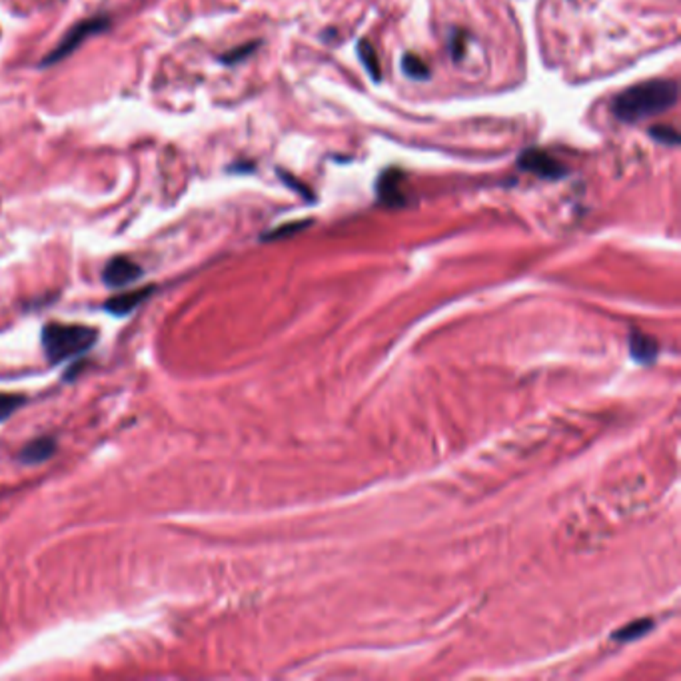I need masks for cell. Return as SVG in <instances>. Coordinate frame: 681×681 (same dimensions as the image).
<instances>
[{
	"label": "cell",
	"instance_id": "7",
	"mask_svg": "<svg viewBox=\"0 0 681 681\" xmlns=\"http://www.w3.org/2000/svg\"><path fill=\"white\" fill-rule=\"evenodd\" d=\"M57 442L52 438H36L33 442L26 444L20 452V462L25 464H40L55 454Z\"/></svg>",
	"mask_w": 681,
	"mask_h": 681
},
{
	"label": "cell",
	"instance_id": "10",
	"mask_svg": "<svg viewBox=\"0 0 681 681\" xmlns=\"http://www.w3.org/2000/svg\"><path fill=\"white\" fill-rule=\"evenodd\" d=\"M652 627H654V624L649 622V620H639L635 624L625 625L624 630L615 632V639H624V642H632V639L642 637L644 634H647L649 630H652Z\"/></svg>",
	"mask_w": 681,
	"mask_h": 681
},
{
	"label": "cell",
	"instance_id": "8",
	"mask_svg": "<svg viewBox=\"0 0 681 681\" xmlns=\"http://www.w3.org/2000/svg\"><path fill=\"white\" fill-rule=\"evenodd\" d=\"M150 292H152V288H140V290H134V292H127V294L110 298L104 308H107L110 314H117V316H124V314L132 312L140 302L149 298Z\"/></svg>",
	"mask_w": 681,
	"mask_h": 681
},
{
	"label": "cell",
	"instance_id": "2",
	"mask_svg": "<svg viewBox=\"0 0 681 681\" xmlns=\"http://www.w3.org/2000/svg\"><path fill=\"white\" fill-rule=\"evenodd\" d=\"M98 334L90 326H80V324H46L43 330V346L46 358L52 364L68 360L72 356H78L92 348Z\"/></svg>",
	"mask_w": 681,
	"mask_h": 681
},
{
	"label": "cell",
	"instance_id": "13",
	"mask_svg": "<svg viewBox=\"0 0 681 681\" xmlns=\"http://www.w3.org/2000/svg\"><path fill=\"white\" fill-rule=\"evenodd\" d=\"M402 67H404L406 75H410L412 78H426L428 77L426 62L418 58L416 55H406L402 58Z\"/></svg>",
	"mask_w": 681,
	"mask_h": 681
},
{
	"label": "cell",
	"instance_id": "1",
	"mask_svg": "<svg viewBox=\"0 0 681 681\" xmlns=\"http://www.w3.org/2000/svg\"><path fill=\"white\" fill-rule=\"evenodd\" d=\"M677 94L679 88L674 80H645L617 94L612 112L624 122H639L672 108Z\"/></svg>",
	"mask_w": 681,
	"mask_h": 681
},
{
	"label": "cell",
	"instance_id": "12",
	"mask_svg": "<svg viewBox=\"0 0 681 681\" xmlns=\"http://www.w3.org/2000/svg\"><path fill=\"white\" fill-rule=\"evenodd\" d=\"M23 404H25V397L23 396L0 394V422L8 420V418L13 416Z\"/></svg>",
	"mask_w": 681,
	"mask_h": 681
},
{
	"label": "cell",
	"instance_id": "11",
	"mask_svg": "<svg viewBox=\"0 0 681 681\" xmlns=\"http://www.w3.org/2000/svg\"><path fill=\"white\" fill-rule=\"evenodd\" d=\"M358 50H360V58H362V62L366 65V68H368L372 78L380 80V77H382L380 75V62H378V58H376L374 48L368 43H360Z\"/></svg>",
	"mask_w": 681,
	"mask_h": 681
},
{
	"label": "cell",
	"instance_id": "6",
	"mask_svg": "<svg viewBox=\"0 0 681 681\" xmlns=\"http://www.w3.org/2000/svg\"><path fill=\"white\" fill-rule=\"evenodd\" d=\"M402 182H404V174L397 172V170H390L386 172L382 178H380V184H378V194H380V201L387 206H400L406 202L404 198V192H402Z\"/></svg>",
	"mask_w": 681,
	"mask_h": 681
},
{
	"label": "cell",
	"instance_id": "5",
	"mask_svg": "<svg viewBox=\"0 0 681 681\" xmlns=\"http://www.w3.org/2000/svg\"><path fill=\"white\" fill-rule=\"evenodd\" d=\"M142 276V268L127 256L112 258L102 272V280L107 286H127Z\"/></svg>",
	"mask_w": 681,
	"mask_h": 681
},
{
	"label": "cell",
	"instance_id": "4",
	"mask_svg": "<svg viewBox=\"0 0 681 681\" xmlns=\"http://www.w3.org/2000/svg\"><path fill=\"white\" fill-rule=\"evenodd\" d=\"M518 164H520V169L538 174L542 178H548V181H555V178H562L565 172H568L558 160L553 159L552 154L538 150V149H530L523 152L520 156Z\"/></svg>",
	"mask_w": 681,
	"mask_h": 681
},
{
	"label": "cell",
	"instance_id": "3",
	"mask_svg": "<svg viewBox=\"0 0 681 681\" xmlns=\"http://www.w3.org/2000/svg\"><path fill=\"white\" fill-rule=\"evenodd\" d=\"M107 18L104 16H98V18H90V20H85V23L77 25L72 30H68L67 36L62 38V43L50 52L48 58L45 60V65H50V62H58L65 57H68L70 52H75L80 45L82 40H87L90 35H97L100 33V30L107 28Z\"/></svg>",
	"mask_w": 681,
	"mask_h": 681
},
{
	"label": "cell",
	"instance_id": "9",
	"mask_svg": "<svg viewBox=\"0 0 681 681\" xmlns=\"http://www.w3.org/2000/svg\"><path fill=\"white\" fill-rule=\"evenodd\" d=\"M655 352H657V348H655V344L652 340H649L647 336H639V334H634V336H632V354L635 356L637 360H642V362L654 360Z\"/></svg>",
	"mask_w": 681,
	"mask_h": 681
},
{
	"label": "cell",
	"instance_id": "14",
	"mask_svg": "<svg viewBox=\"0 0 681 681\" xmlns=\"http://www.w3.org/2000/svg\"><path fill=\"white\" fill-rule=\"evenodd\" d=\"M649 134H652L655 140L664 142L666 146L679 144V136L672 127H654V129H649Z\"/></svg>",
	"mask_w": 681,
	"mask_h": 681
}]
</instances>
